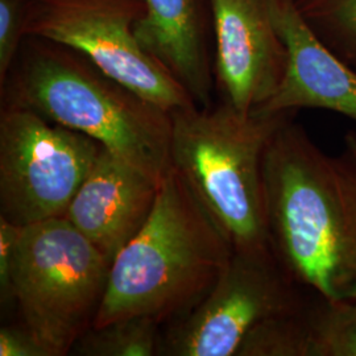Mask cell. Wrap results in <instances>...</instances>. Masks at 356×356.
Masks as SVG:
<instances>
[{"mask_svg":"<svg viewBox=\"0 0 356 356\" xmlns=\"http://www.w3.org/2000/svg\"><path fill=\"white\" fill-rule=\"evenodd\" d=\"M268 235L273 254L300 286L330 301H356V168L323 152L285 120L264 165Z\"/></svg>","mask_w":356,"mask_h":356,"instance_id":"1","label":"cell"},{"mask_svg":"<svg viewBox=\"0 0 356 356\" xmlns=\"http://www.w3.org/2000/svg\"><path fill=\"white\" fill-rule=\"evenodd\" d=\"M0 88L3 104L88 135L157 182L172 168L170 114L70 47L26 36Z\"/></svg>","mask_w":356,"mask_h":356,"instance_id":"2","label":"cell"},{"mask_svg":"<svg viewBox=\"0 0 356 356\" xmlns=\"http://www.w3.org/2000/svg\"><path fill=\"white\" fill-rule=\"evenodd\" d=\"M234 252L227 236L172 166L152 213L111 263L92 323L181 318L214 286Z\"/></svg>","mask_w":356,"mask_h":356,"instance_id":"3","label":"cell"},{"mask_svg":"<svg viewBox=\"0 0 356 356\" xmlns=\"http://www.w3.org/2000/svg\"><path fill=\"white\" fill-rule=\"evenodd\" d=\"M294 113L242 114L222 102L173 111L170 161L234 250L270 248L263 165L268 144Z\"/></svg>","mask_w":356,"mask_h":356,"instance_id":"4","label":"cell"},{"mask_svg":"<svg viewBox=\"0 0 356 356\" xmlns=\"http://www.w3.org/2000/svg\"><path fill=\"white\" fill-rule=\"evenodd\" d=\"M111 263L64 216L22 227L11 264V300L47 355H67L92 327Z\"/></svg>","mask_w":356,"mask_h":356,"instance_id":"5","label":"cell"},{"mask_svg":"<svg viewBox=\"0 0 356 356\" xmlns=\"http://www.w3.org/2000/svg\"><path fill=\"white\" fill-rule=\"evenodd\" d=\"M102 148L29 108L1 104V216L22 227L64 216Z\"/></svg>","mask_w":356,"mask_h":356,"instance_id":"6","label":"cell"},{"mask_svg":"<svg viewBox=\"0 0 356 356\" xmlns=\"http://www.w3.org/2000/svg\"><path fill=\"white\" fill-rule=\"evenodd\" d=\"M143 13V0H31L26 38H48L83 53L106 74L169 114L197 106L141 47L135 26Z\"/></svg>","mask_w":356,"mask_h":356,"instance_id":"7","label":"cell"},{"mask_svg":"<svg viewBox=\"0 0 356 356\" xmlns=\"http://www.w3.org/2000/svg\"><path fill=\"white\" fill-rule=\"evenodd\" d=\"M296 285L272 248L234 250L210 292L161 337L160 355L236 356L254 326L305 304Z\"/></svg>","mask_w":356,"mask_h":356,"instance_id":"8","label":"cell"},{"mask_svg":"<svg viewBox=\"0 0 356 356\" xmlns=\"http://www.w3.org/2000/svg\"><path fill=\"white\" fill-rule=\"evenodd\" d=\"M216 38V78L236 111L264 106L279 89L288 51L269 0H210Z\"/></svg>","mask_w":356,"mask_h":356,"instance_id":"9","label":"cell"},{"mask_svg":"<svg viewBox=\"0 0 356 356\" xmlns=\"http://www.w3.org/2000/svg\"><path fill=\"white\" fill-rule=\"evenodd\" d=\"M269 6L288 63L279 89L259 108L269 113L326 110L356 123V69L312 31L296 0H269Z\"/></svg>","mask_w":356,"mask_h":356,"instance_id":"10","label":"cell"},{"mask_svg":"<svg viewBox=\"0 0 356 356\" xmlns=\"http://www.w3.org/2000/svg\"><path fill=\"white\" fill-rule=\"evenodd\" d=\"M160 185L102 148L64 218L113 261L151 216Z\"/></svg>","mask_w":356,"mask_h":356,"instance_id":"11","label":"cell"},{"mask_svg":"<svg viewBox=\"0 0 356 356\" xmlns=\"http://www.w3.org/2000/svg\"><path fill=\"white\" fill-rule=\"evenodd\" d=\"M135 26L141 47L186 89L198 107L211 106L210 0H143Z\"/></svg>","mask_w":356,"mask_h":356,"instance_id":"12","label":"cell"},{"mask_svg":"<svg viewBox=\"0 0 356 356\" xmlns=\"http://www.w3.org/2000/svg\"><path fill=\"white\" fill-rule=\"evenodd\" d=\"M160 323L149 317H129L86 331L73 351L85 356L160 355Z\"/></svg>","mask_w":356,"mask_h":356,"instance_id":"13","label":"cell"},{"mask_svg":"<svg viewBox=\"0 0 356 356\" xmlns=\"http://www.w3.org/2000/svg\"><path fill=\"white\" fill-rule=\"evenodd\" d=\"M310 302L266 319L244 338L236 356H312Z\"/></svg>","mask_w":356,"mask_h":356,"instance_id":"14","label":"cell"},{"mask_svg":"<svg viewBox=\"0 0 356 356\" xmlns=\"http://www.w3.org/2000/svg\"><path fill=\"white\" fill-rule=\"evenodd\" d=\"M307 26L356 69V0H296Z\"/></svg>","mask_w":356,"mask_h":356,"instance_id":"15","label":"cell"},{"mask_svg":"<svg viewBox=\"0 0 356 356\" xmlns=\"http://www.w3.org/2000/svg\"><path fill=\"white\" fill-rule=\"evenodd\" d=\"M312 356H356V301L316 296L309 307Z\"/></svg>","mask_w":356,"mask_h":356,"instance_id":"16","label":"cell"},{"mask_svg":"<svg viewBox=\"0 0 356 356\" xmlns=\"http://www.w3.org/2000/svg\"><path fill=\"white\" fill-rule=\"evenodd\" d=\"M31 0H0V85L6 81L26 38Z\"/></svg>","mask_w":356,"mask_h":356,"instance_id":"17","label":"cell"},{"mask_svg":"<svg viewBox=\"0 0 356 356\" xmlns=\"http://www.w3.org/2000/svg\"><path fill=\"white\" fill-rule=\"evenodd\" d=\"M20 229L22 226L0 216V294L6 302L11 300V264Z\"/></svg>","mask_w":356,"mask_h":356,"instance_id":"18","label":"cell"},{"mask_svg":"<svg viewBox=\"0 0 356 356\" xmlns=\"http://www.w3.org/2000/svg\"><path fill=\"white\" fill-rule=\"evenodd\" d=\"M0 356H48L32 332L20 326L0 330Z\"/></svg>","mask_w":356,"mask_h":356,"instance_id":"19","label":"cell"},{"mask_svg":"<svg viewBox=\"0 0 356 356\" xmlns=\"http://www.w3.org/2000/svg\"><path fill=\"white\" fill-rule=\"evenodd\" d=\"M346 156L356 168V132H351L346 136Z\"/></svg>","mask_w":356,"mask_h":356,"instance_id":"20","label":"cell"}]
</instances>
